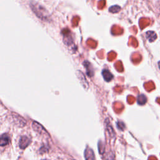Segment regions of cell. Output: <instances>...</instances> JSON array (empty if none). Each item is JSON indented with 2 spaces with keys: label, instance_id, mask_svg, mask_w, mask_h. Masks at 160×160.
<instances>
[{
  "label": "cell",
  "instance_id": "cell-1",
  "mask_svg": "<svg viewBox=\"0 0 160 160\" xmlns=\"http://www.w3.org/2000/svg\"><path fill=\"white\" fill-rule=\"evenodd\" d=\"M32 10L34 11V13L37 17L41 18V20L44 21H46L49 18L48 13L42 6L40 5H37L36 4L31 5Z\"/></svg>",
  "mask_w": 160,
  "mask_h": 160
},
{
  "label": "cell",
  "instance_id": "cell-2",
  "mask_svg": "<svg viewBox=\"0 0 160 160\" xmlns=\"http://www.w3.org/2000/svg\"><path fill=\"white\" fill-rule=\"evenodd\" d=\"M31 143L30 139L28 138L26 136H22L20 140V143H19V145H20V147L21 149H24L26 148V147L30 145V143Z\"/></svg>",
  "mask_w": 160,
  "mask_h": 160
},
{
  "label": "cell",
  "instance_id": "cell-3",
  "mask_svg": "<svg viewBox=\"0 0 160 160\" xmlns=\"http://www.w3.org/2000/svg\"><path fill=\"white\" fill-rule=\"evenodd\" d=\"M102 75H103L104 79L107 82L110 81L113 78V75L108 69H103V71H102Z\"/></svg>",
  "mask_w": 160,
  "mask_h": 160
},
{
  "label": "cell",
  "instance_id": "cell-4",
  "mask_svg": "<svg viewBox=\"0 0 160 160\" xmlns=\"http://www.w3.org/2000/svg\"><path fill=\"white\" fill-rule=\"evenodd\" d=\"M9 136L7 134H3L1 136V141H0V145L1 146H5L7 145L9 143Z\"/></svg>",
  "mask_w": 160,
  "mask_h": 160
},
{
  "label": "cell",
  "instance_id": "cell-5",
  "mask_svg": "<svg viewBox=\"0 0 160 160\" xmlns=\"http://www.w3.org/2000/svg\"><path fill=\"white\" fill-rule=\"evenodd\" d=\"M146 38L150 42H152V41H154L156 38H157V36H156V33L154 31H148L146 32Z\"/></svg>",
  "mask_w": 160,
  "mask_h": 160
},
{
  "label": "cell",
  "instance_id": "cell-6",
  "mask_svg": "<svg viewBox=\"0 0 160 160\" xmlns=\"http://www.w3.org/2000/svg\"><path fill=\"white\" fill-rule=\"evenodd\" d=\"M33 128L34 131H36V132L39 133L40 134H42V132H44V130H43V127L41 126V124H38L36 122H33Z\"/></svg>",
  "mask_w": 160,
  "mask_h": 160
},
{
  "label": "cell",
  "instance_id": "cell-7",
  "mask_svg": "<svg viewBox=\"0 0 160 160\" xmlns=\"http://www.w3.org/2000/svg\"><path fill=\"white\" fill-rule=\"evenodd\" d=\"M146 103V97L144 95H140L138 97V103L139 104H144Z\"/></svg>",
  "mask_w": 160,
  "mask_h": 160
},
{
  "label": "cell",
  "instance_id": "cell-8",
  "mask_svg": "<svg viewBox=\"0 0 160 160\" xmlns=\"http://www.w3.org/2000/svg\"><path fill=\"white\" fill-rule=\"evenodd\" d=\"M120 7L118 6H111V7L110 8V11H111L113 13H118L120 10Z\"/></svg>",
  "mask_w": 160,
  "mask_h": 160
},
{
  "label": "cell",
  "instance_id": "cell-9",
  "mask_svg": "<svg viewBox=\"0 0 160 160\" xmlns=\"http://www.w3.org/2000/svg\"><path fill=\"white\" fill-rule=\"evenodd\" d=\"M158 66H159V68L160 69V61L158 62Z\"/></svg>",
  "mask_w": 160,
  "mask_h": 160
}]
</instances>
